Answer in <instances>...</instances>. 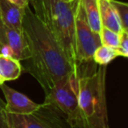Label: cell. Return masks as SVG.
Here are the masks:
<instances>
[{
	"instance_id": "obj_3",
	"label": "cell",
	"mask_w": 128,
	"mask_h": 128,
	"mask_svg": "<svg viewBox=\"0 0 128 128\" xmlns=\"http://www.w3.org/2000/svg\"><path fill=\"white\" fill-rule=\"evenodd\" d=\"M80 0H31L34 13L48 27L74 66L77 64L75 40V12Z\"/></svg>"
},
{
	"instance_id": "obj_10",
	"label": "cell",
	"mask_w": 128,
	"mask_h": 128,
	"mask_svg": "<svg viewBox=\"0 0 128 128\" xmlns=\"http://www.w3.org/2000/svg\"><path fill=\"white\" fill-rule=\"evenodd\" d=\"M97 3L101 26L120 33L123 29L110 0H97Z\"/></svg>"
},
{
	"instance_id": "obj_18",
	"label": "cell",
	"mask_w": 128,
	"mask_h": 128,
	"mask_svg": "<svg viewBox=\"0 0 128 128\" xmlns=\"http://www.w3.org/2000/svg\"><path fill=\"white\" fill-rule=\"evenodd\" d=\"M5 110V103L0 98V128H5V120H4V112Z\"/></svg>"
},
{
	"instance_id": "obj_4",
	"label": "cell",
	"mask_w": 128,
	"mask_h": 128,
	"mask_svg": "<svg viewBox=\"0 0 128 128\" xmlns=\"http://www.w3.org/2000/svg\"><path fill=\"white\" fill-rule=\"evenodd\" d=\"M4 120L5 128H72L62 112L46 103L30 114H12L5 110Z\"/></svg>"
},
{
	"instance_id": "obj_5",
	"label": "cell",
	"mask_w": 128,
	"mask_h": 128,
	"mask_svg": "<svg viewBox=\"0 0 128 128\" xmlns=\"http://www.w3.org/2000/svg\"><path fill=\"white\" fill-rule=\"evenodd\" d=\"M79 71L72 73L48 90L43 103L49 104L67 117L69 123L80 117L77 94V78Z\"/></svg>"
},
{
	"instance_id": "obj_16",
	"label": "cell",
	"mask_w": 128,
	"mask_h": 128,
	"mask_svg": "<svg viewBox=\"0 0 128 128\" xmlns=\"http://www.w3.org/2000/svg\"><path fill=\"white\" fill-rule=\"evenodd\" d=\"M118 57H128V30H122L119 34V41L115 48Z\"/></svg>"
},
{
	"instance_id": "obj_20",
	"label": "cell",
	"mask_w": 128,
	"mask_h": 128,
	"mask_svg": "<svg viewBox=\"0 0 128 128\" xmlns=\"http://www.w3.org/2000/svg\"><path fill=\"white\" fill-rule=\"evenodd\" d=\"M4 83H5V81H4L3 79H2V78L0 77V86H1L2 84H4Z\"/></svg>"
},
{
	"instance_id": "obj_21",
	"label": "cell",
	"mask_w": 128,
	"mask_h": 128,
	"mask_svg": "<svg viewBox=\"0 0 128 128\" xmlns=\"http://www.w3.org/2000/svg\"><path fill=\"white\" fill-rule=\"evenodd\" d=\"M65 2H67V3H71V2L75 1V0H64Z\"/></svg>"
},
{
	"instance_id": "obj_11",
	"label": "cell",
	"mask_w": 128,
	"mask_h": 128,
	"mask_svg": "<svg viewBox=\"0 0 128 128\" xmlns=\"http://www.w3.org/2000/svg\"><path fill=\"white\" fill-rule=\"evenodd\" d=\"M22 72L20 61L0 54V77L4 81L18 79Z\"/></svg>"
},
{
	"instance_id": "obj_2",
	"label": "cell",
	"mask_w": 128,
	"mask_h": 128,
	"mask_svg": "<svg viewBox=\"0 0 128 128\" xmlns=\"http://www.w3.org/2000/svg\"><path fill=\"white\" fill-rule=\"evenodd\" d=\"M90 64L79 68L77 94L80 117L88 128H110L105 94L107 66H99L93 71L95 64L89 68Z\"/></svg>"
},
{
	"instance_id": "obj_6",
	"label": "cell",
	"mask_w": 128,
	"mask_h": 128,
	"mask_svg": "<svg viewBox=\"0 0 128 128\" xmlns=\"http://www.w3.org/2000/svg\"><path fill=\"white\" fill-rule=\"evenodd\" d=\"M75 23L76 59L77 64L80 67L81 66L93 62V54L102 44L99 34L93 32L88 24L80 1L75 12Z\"/></svg>"
},
{
	"instance_id": "obj_19",
	"label": "cell",
	"mask_w": 128,
	"mask_h": 128,
	"mask_svg": "<svg viewBox=\"0 0 128 128\" xmlns=\"http://www.w3.org/2000/svg\"><path fill=\"white\" fill-rule=\"evenodd\" d=\"M71 127L72 128H88L84 125L83 121L81 118V117L77 118L75 120H74L73 122H71Z\"/></svg>"
},
{
	"instance_id": "obj_7",
	"label": "cell",
	"mask_w": 128,
	"mask_h": 128,
	"mask_svg": "<svg viewBox=\"0 0 128 128\" xmlns=\"http://www.w3.org/2000/svg\"><path fill=\"white\" fill-rule=\"evenodd\" d=\"M0 54L25 61L30 58L28 43L23 30L12 29L0 20Z\"/></svg>"
},
{
	"instance_id": "obj_1",
	"label": "cell",
	"mask_w": 128,
	"mask_h": 128,
	"mask_svg": "<svg viewBox=\"0 0 128 128\" xmlns=\"http://www.w3.org/2000/svg\"><path fill=\"white\" fill-rule=\"evenodd\" d=\"M22 29L30 50V58L25 60L26 70L39 83L45 93L79 71L30 6L25 9Z\"/></svg>"
},
{
	"instance_id": "obj_9",
	"label": "cell",
	"mask_w": 128,
	"mask_h": 128,
	"mask_svg": "<svg viewBox=\"0 0 128 128\" xmlns=\"http://www.w3.org/2000/svg\"><path fill=\"white\" fill-rule=\"evenodd\" d=\"M25 9L19 8L9 0H0V20L8 27L23 30Z\"/></svg>"
},
{
	"instance_id": "obj_17",
	"label": "cell",
	"mask_w": 128,
	"mask_h": 128,
	"mask_svg": "<svg viewBox=\"0 0 128 128\" xmlns=\"http://www.w3.org/2000/svg\"><path fill=\"white\" fill-rule=\"evenodd\" d=\"M9 1H11L12 4H16L17 6H19V8L26 9V7L29 6L31 0H9Z\"/></svg>"
},
{
	"instance_id": "obj_13",
	"label": "cell",
	"mask_w": 128,
	"mask_h": 128,
	"mask_svg": "<svg viewBox=\"0 0 128 128\" xmlns=\"http://www.w3.org/2000/svg\"><path fill=\"white\" fill-rule=\"evenodd\" d=\"M118 58L115 48L101 44L93 54V62L98 66H108L112 60Z\"/></svg>"
},
{
	"instance_id": "obj_15",
	"label": "cell",
	"mask_w": 128,
	"mask_h": 128,
	"mask_svg": "<svg viewBox=\"0 0 128 128\" xmlns=\"http://www.w3.org/2000/svg\"><path fill=\"white\" fill-rule=\"evenodd\" d=\"M119 34L120 33H118V32H115L107 28L102 27L100 32H99L101 44L103 46L116 48L118 46V41H119Z\"/></svg>"
},
{
	"instance_id": "obj_8",
	"label": "cell",
	"mask_w": 128,
	"mask_h": 128,
	"mask_svg": "<svg viewBox=\"0 0 128 128\" xmlns=\"http://www.w3.org/2000/svg\"><path fill=\"white\" fill-rule=\"evenodd\" d=\"M0 88L5 98V111L7 112L19 115L30 114L40 106V104H36L26 95L9 87L6 84H2Z\"/></svg>"
},
{
	"instance_id": "obj_14",
	"label": "cell",
	"mask_w": 128,
	"mask_h": 128,
	"mask_svg": "<svg viewBox=\"0 0 128 128\" xmlns=\"http://www.w3.org/2000/svg\"><path fill=\"white\" fill-rule=\"evenodd\" d=\"M117 13L123 30H128V4L118 0H110Z\"/></svg>"
},
{
	"instance_id": "obj_12",
	"label": "cell",
	"mask_w": 128,
	"mask_h": 128,
	"mask_svg": "<svg viewBox=\"0 0 128 128\" xmlns=\"http://www.w3.org/2000/svg\"><path fill=\"white\" fill-rule=\"evenodd\" d=\"M80 3L84 10L86 19L91 29L94 32L99 34L102 26L100 22L97 0H80Z\"/></svg>"
}]
</instances>
